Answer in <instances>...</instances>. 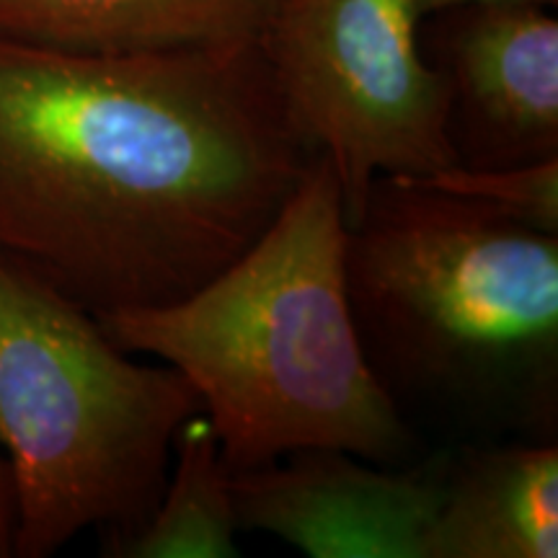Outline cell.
Instances as JSON below:
<instances>
[{"label":"cell","instance_id":"30bf717a","mask_svg":"<svg viewBox=\"0 0 558 558\" xmlns=\"http://www.w3.org/2000/svg\"><path fill=\"white\" fill-rule=\"evenodd\" d=\"M177 463L145 518L120 538L104 541L111 558H235L241 556L230 471L205 411L184 422Z\"/></svg>","mask_w":558,"mask_h":558},{"label":"cell","instance_id":"277c9868","mask_svg":"<svg viewBox=\"0 0 558 558\" xmlns=\"http://www.w3.org/2000/svg\"><path fill=\"white\" fill-rule=\"evenodd\" d=\"M202 411L171 365L137 362L99 318L0 254V456L16 505L13 558H47L88 530L143 525L179 429Z\"/></svg>","mask_w":558,"mask_h":558},{"label":"cell","instance_id":"6da1fadb","mask_svg":"<svg viewBox=\"0 0 558 558\" xmlns=\"http://www.w3.org/2000/svg\"><path fill=\"white\" fill-rule=\"evenodd\" d=\"M311 158L262 47L0 37V254L94 316L199 288L259 239Z\"/></svg>","mask_w":558,"mask_h":558},{"label":"cell","instance_id":"8fae6325","mask_svg":"<svg viewBox=\"0 0 558 558\" xmlns=\"http://www.w3.org/2000/svg\"><path fill=\"white\" fill-rule=\"evenodd\" d=\"M401 179L469 197L530 228L558 235V158L497 169L450 166L429 177Z\"/></svg>","mask_w":558,"mask_h":558},{"label":"cell","instance_id":"8992f818","mask_svg":"<svg viewBox=\"0 0 558 558\" xmlns=\"http://www.w3.org/2000/svg\"><path fill=\"white\" fill-rule=\"evenodd\" d=\"M450 456L414 469L344 450H300L230 473L241 530L275 535L311 558H424Z\"/></svg>","mask_w":558,"mask_h":558},{"label":"cell","instance_id":"5b68a950","mask_svg":"<svg viewBox=\"0 0 558 558\" xmlns=\"http://www.w3.org/2000/svg\"><path fill=\"white\" fill-rule=\"evenodd\" d=\"M416 0H277L262 58L292 135L337 173L347 222L380 177L458 166L450 90Z\"/></svg>","mask_w":558,"mask_h":558},{"label":"cell","instance_id":"ba28073f","mask_svg":"<svg viewBox=\"0 0 558 558\" xmlns=\"http://www.w3.org/2000/svg\"><path fill=\"white\" fill-rule=\"evenodd\" d=\"M554 439L450 456L424 558H556Z\"/></svg>","mask_w":558,"mask_h":558},{"label":"cell","instance_id":"7c38bea8","mask_svg":"<svg viewBox=\"0 0 558 558\" xmlns=\"http://www.w3.org/2000/svg\"><path fill=\"white\" fill-rule=\"evenodd\" d=\"M13 535H16V505H13L9 469L0 456V558H13Z\"/></svg>","mask_w":558,"mask_h":558},{"label":"cell","instance_id":"3957f363","mask_svg":"<svg viewBox=\"0 0 558 558\" xmlns=\"http://www.w3.org/2000/svg\"><path fill=\"white\" fill-rule=\"evenodd\" d=\"M354 320L383 383L548 439L558 414V235L380 177L347 230Z\"/></svg>","mask_w":558,"mask_h":558},{"label":"cell","instance_id":"4fadbf2b","mask_svg":"<svg viewBox=\"0 0 558 558\" xmlns=\"http://www.w3.org/2000/svg\"><path fill=\"white\" fill-rule=\"evenodd\" d=\"M476 3H533V5H546V9H554L558 0H416L418 16L429 19L435 13L460 9V5H476Z\"/></svg>","mask_w":558,"mask_h":558},{"label":"cell","instance_id":"52a82bcc","mask_svg":"<svg viewBox=\"0 0 558 558\" xmlns=\"http://www.w3.org/2000/svg\"><path fill=\"white\" fill-rule=\"evenodd\" d=\"M432 65L450 90L458 166L558 158V21L546 5L476 3L435 13Z\"/></svg>","mask_w":558,"mask_h":558},{"label":"cell","instance_id":"9c48e42d","mask_svg":"<svg viewBox=\"0 0 558 558\" xmlns=\"http://www.w3.org/2000/svg\"><path fill=\"white\" fill-rule=\"evenodd\" d=\"M277 0H0V37L78 52L251 50Z\"/></svg>","mask_w":558,"mask_h":558},{"label":"cell","instance_id":"7a4b0ae2","mask_svg":"<svg viewBox=\"0 0 558 558\" xmlns=\"http://www.w3.org/2000/svg\"><path fill=\"white\" fill-rule=\"evenodd\" d=\"M347 230L337 173L316 153L259 239L199 288L96 316L124 352L192 383L230 473L300 450L388 465L414 448L349 303Z\"/></svg>","mask_w":558,"mask_h":558}]
</instances>
